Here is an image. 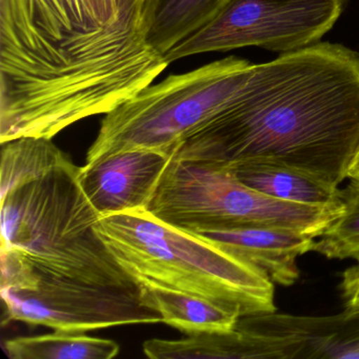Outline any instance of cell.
Instances as JSON below:
<instances>
[{"label": "cell", "instance_id": "cell-10", "mask_svg": "<svg viewBox=\"0 0 359 359\" xmlns=\"http://www.w3.org/2000/svg\"><path fill=\"white\" fill-rule=\"evenodd\" d=\"M238 329L298 340L299 359H359V310L331 316L254 315L239 319Z\"/></svg>", "mask_w": 359, "mask_h": 359}, {"label": "cell", "instance_id": "cell-9", "mask_svg": "<svg viewBox=\"0 0 359 359\" xmlns=\"http://www.w3.org/2000/svg\"><path fill=\"white\" fill-rule=\"evenodd\" d=\"M231 255L262 270L283 287L299 278L297 258L312 251L315 237L283 228L217 229L192 233Z\"/></svg>", "mask_w": 359, "mask_h": 359}, {"label": "cell", "instance_id": "cell-18", "mask_svg": "<svg viewBox=\"0 0 359 359\" xmlns=\"http://www.w3.org/2000/svg\"><path fill=\"white\" fill-rule=\"evenodd\" d=\"M357 260L356 264L342 273L340 290L346 310H359V258Z\"/></svg>", "mask_w": 359, "mask_h": 359}, {"label": "cell", "instance_id": "cell-6", "mask_svg": "<svg viewBox=\"0 0 359 359\" xmlns=\"http://www.w3.org/2000/svg\"><path fill=\"white\" fill-rule=\"evenodd\" d=\"M146 211L187 232L217 229L283 228L320 236L342 207L278 201L239 182L230 168L171 157Z\"/></svg>", "mask_w": 359, "mask_h": 359}, {"label": "cell", "instance_id": "cell-13", "mask_svg": "<svg viewBox=\"0 0 359 359\" xmlns=\"http://www.w3.org/2000/svg\"><path fill=\"white\" fill-rule=\"evenodd\" d=\"M224 0H144L142 32L144 43L165 55L220 9Z\"/></svg>", "mask_w": 359, "mask_h": 359}, {"label": "cell", "instance_id": "cell-4", "mask_svg": "<svg viewBox=\"0 0 359 359\" xmlns=\"http://www.w3.org/2000/svg\"><path fill=\"white\" fill-rule=\"evenodd\" d=\"M95 229L138 285L207 298L241 318L276 312L274 283L262 270L146 210L100 216Z\"/></svg>", "mask_w": 359, "mask_h": 359}, {"label": "cell", "instance_id": "cell-12", "mask_svg": "<svg viewBox=\"0 0 359 359\" xmlns=\"http://www.w3.org/2000/svg\"><path fill=\"white\" fill-rule=\"evenodd\" d=\"M228 168L245 186L278 201L313 207L344 205L338 186L285 163L248 161Z\"/></svg>", "mask_w": 359, "mask_h": 359}, {"label": "cell", "instance_id": "cell-17", "mask_svg": "<svg viewBox=\"0 0 359 359\" xmlns=\"http://www.w3.org/2000/svg\"><path fill=\"white\" fill-rule=\"evenodd\" d=\"M344 211L323 231L312 251L329 259L359 258V177L340 190Z\"/></svg>", "mask_w": 359, "mask_h": 359}, {"label": "cell", "instance_id": "cell-11", "mask_svg": "<svg viewBox=\"0 0 359 359\" xmlns=\"http://www.w3.org/2000/svg\"><path fill=\"white\" fill-rule=\"evenodd\" d=\"M302 346L285 336L262 335L245 330L203 332L177 340H147L144 354L152 359H299Z\"/></svg>", "mask_w": 359, "mask_h": 359}, {"label": "cell", "instance_id": "cell-1", "mask_svg": "<svg viewBox=\"0 0 359 359\" xmlns=\"http://www.w3.org/2000/svg\"><path fill=\"white\" fill-rule=\"evenodd\" d=\"M168 66L109 0H0V144L107 114Z\"/></svg>", "mask_w": 359, "mask_h": 359}, {"label": "cell", "instance_id": "cell-19", "mask_svg": "<svg viewBox=\"0 0 359 359\" xmlns=\"http://www.w3.org/2000/svg\"><path fill=\"white\" fill-rule=\"evenodd\" d=\"M359 177V148L348 170V178Z\"/></svg>", "mask_w": 359, "mask_h": 359}, {"label": "cell", "instance_id": "cell-3", "mask_svg": "<svg viewBox=\"0 0 359 359\" xmlns=\"http://www.w3.org/2000/svg\"><path fill=\"white\" fill-rule=\"evenodd\" d=\"M79 171L69 156L0 194L1 278L142 291L98 235Z\"/></svg>", "mask_w": 359, "mask_h": 359}, {"label": "cell", "instance_id": "cell-20", "mask_svg": "<svg viewBox=\"0 0 359 359\" xmlns=\"http://www.w3.org/2000/svg\"><path fill=\"white\" fill-rule=\"evenodd\" d=\"M109 1H110L111 5H112L117 11H119L118 0H109Z\"/></svg>", "mask_w": 359, "mask_h": 359}, {"label": "cell", "instance_id": "cell-7", "mask_svg": "<svg viewBox=\"0 0 359 359\" xmlns=\"http://www.w3.org/2000/svg\"><path fill=\"white\" fill-rule=\"evenodd\" d=\"M346 0H224L215 15L163 55L168 64L209 52L259 47L276 53L320 43Z\"/></svg>", "mask_w": 359, "mask_h": 359}, {"label": "cell", "instance_id": "cell-2", "mask_svg": "<svg viewBox=\"0 0 359 359\" xmlns=\"http://www.w3.org/2000/svg\"><path fill=\"white\" fill-rule=\"evenodd\" d=\"M358 148L359 52L318 43L254 65L230 104L171 157L278 161L339 186Z\"/></svg>", "mask_w": 359, "mask_h": 359}, {"label": "cell", "instance_id": "cell-15", "mask_svg": "<svg viewBox=\"0 0 359 359\" xmlns=\"http://www.w3.org/2000/svg\"><path fill=\"white\" fill-rule=\"evenodd\" d=\"M4 346L11 359H112L121 350L114 340L64 330L12 338Z\"/></svg>", "mask_w": 359, "mask_h": 359}, {"label": "cell", "instance_id": "cell-14", "mask_svg": "<svg viewBox=\"0 0 359 359\" xmlns=\"http://www.w3.org/2000/svg\"><path fill=\"white\" fill-rule=\"evenodd\" d=\"M148 306L156 309L163 323L187 335L236 329L241 315L217 302L157 285H140Z\"/></svg>", "mask_w": 359, "mask_h": 359}, {"label": "cell", "instance_id": "cell-8", "mask_svg": "<svg viewBox=\"0 0 359 359\" xmlns=\"http://www.w3.org/2000/svg\"><path fill=\"white\" fill-rule=\"evenodd\" d=\"M171 155L150 149L121 151L86 163L79 184L100 216L148 208Z\"/></svg>", "mask_w": 359, "mask_h": 359}, {"label": "cell", "instance_id": "cell-16", "mask_svg": "<svg viewBox=\"0 0 359 359\" xmlns=\"http://www.w3.org/2000/svg\"><path fill=\"white\" fill-rule=\"evenodd\" d=\"M53 144L43 137H20L1 144L0 194L33 178L43 175L68 158Z\"/></svg>", "mask_w": 359, "mask_h": 359}, {"label": "cell", "instance_id": "cell-5", "mask_svg": "<svg viewBox=\"0 0 359 359\" xmlns=\"http://www.w3.org/2000/svg\"><path fill=\"white\" fill-rule=\"evenodd\" d=\"M253 64L229 56L150 85L107 113L87 165L121 151L150 149L172 155L232 102Z\"/></svg>", "mask_w": 359, "mask_h": 359}]
</instances>
